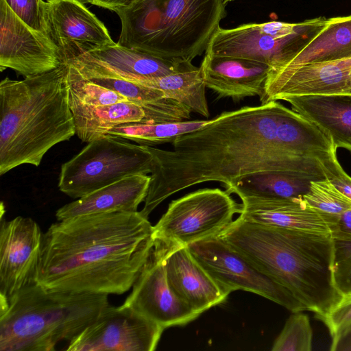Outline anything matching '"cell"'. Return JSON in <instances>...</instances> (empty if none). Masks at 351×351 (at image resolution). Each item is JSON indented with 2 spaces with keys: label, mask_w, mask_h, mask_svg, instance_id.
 Segmentation results:
<instances>
[{
  "label": "cell",
  "mask_w": 351,
  "mask_h": 351,
  "mask_svg": "<svg viewBox=\"0 0 351 351\" xmlns=\"http://www.w3.org/2000/svg\"><path fill=\"white\" fill-rule=\"evenodd\" d=\"M288 108L271 101L223 112L171 143L173 149L145 146L152 156L151 180L140 213L148 218L175 193L206 182L228 189L244 176L287 171L325 179L317 158L293 152L277 135Z\"/></svg>",
  "instance_id": "6da1fadb"
},
{
  "label": "cell",
  "mask_w": 351,
  "mask_h": 351,
  "mask_svg": "<svg viewBox=\"0 0 351 351\" xmlns=\"http://www.w3.org/2000/svg\"><path fill=\"white\" fill-rule=\"evenodd\" d=\"M152 233L140 211L58 221L43 233L37 283L54 291L123 294L154 247Z\"/></svg>",
  "instance_id": "7a4b0ae2"
},
{
  "label": "cell",
  "mask_w": 351,
  "mask_h": 351,
  "mask_svg": "<svg viewBox=\"0 0 351 351\" xmlns=\"http://www.w3.org/2000/svg\"><path fill=\"white\" fill-rule=\"evenodd\" d=\"M218 236L258 271L290 290L317 318L342 298L333 278L331 234L263 225L239 217Z\"/></svg>",
  "instance_id": "3957f363"
},
{
  "label": "cell",
  "mask_w": 351,
  "mask_h": 351,
  "mask_svg": "<svg viewBox=\"0 0 351 351\" xmlns=\"http://www.w3.org/2000/svg\"><path fill=\"white\" fill-rule=\"evenodd\" d=\"M67 65L0 83V175L21 165L38 167L56 144L75 134Z\"/></svg>",
  "instance_id": "277c9868"
},
{
  "label": "cell",
  "mask_w": 351,
  "mask_h": 351,
  "mask_svg": "<svg viewBox=\"0 0 351 351\" xmlns=\"http://www.w3.org/2000/svg\"><path fill=\"white\" fill-rule=\"evenodd\" d=\"M226 0H138L117 14V44L169 60L192 61L206 51L226 16Z\"/></svg>",
  "instance_id": "5b68a950"
},
{
  "label": "cell",
  "mask_w": 351,
  "mask_h": 351,
  "mask_svg": "<svg viewBox=\"0 0 351 351\" xmlns=\"http://www.w3.org/2000/svg\"><path fill=\"white\" fill-rule=\"evenodd\" d=\"M108 305L106 294L32 285L0 308V351H53L78 336Z\"/></svg>",
  "instance_id": "8992f818"
},
{
  "label": "cell",
  "mask_w": 351,
  "mask_h": 351,
  "mask_svg": "<svg viewBox=\"0 0 351 351\" xmlns=\"http://www.w3.org/2000/svg\"><path fill=\"white\" fill-rule=\"evenodd\" d=\"M152 161L145 145L106 135L88 143L62 165L58 188L69 197L79 199L125 178L151 173Z\"/></svg>",
  "instance_id": "52a82bcc"
},
{
  "label": "cell",
  "mask_w": 351,
  "mask_h": 351,
  "mask_svg": "<svg viewBox=\"0 0 351 351\" xmlns=\"http://www.w3.org/2000/svg\"><path fill=\"white\" fill-rule=\"evenodd\" d=\"M326 20L320 16L297 23L269 21L219 27L205 53L247 59L276 68L316 35Z\"/></svg>",
  "instance_id": "ba28073f"
},
{
  "label": "cell",
  "mask_w": 351,
  "mask_h": 351,
  "mask_svg": "<svg viewBox=\"0 0 351 351\" xmlns=\"http://www.w3.org/2000/svg\"><path fill=\"white\" fill-rule=\"evenodd\" d=\"M226 191L202 189L173 200L153 226L154 239L186 245L219 235L239 213L241 204Z\"/></svg>",
  "instance_id": "9c48e42d"
},
{
  "label": "cell",
  "mask_w": 351,
  "mask_h": 351,
  "mask_svg": "<svg viewBox=\"0 0 351 351\" xmlns=\"http://www.w3.org/2000/svg\"><path fill=\"white\" fill-rule=\"evenodd\" d=\"M188 247L228 295L243 290L265 298L292 313L307 311L290 290L258 271L218 235L193 243Z\"/></svg>",
  "instance_id": "30bf717a"
},
{
  "label": "cell",
  "mask_w": 351,
  "mask_h": 351,
  "mask_svg": "<svg viewBox=\"0 0 351 351\" xmlns=\"http://www.w3.org/2000/svg\"><path fill=\"white\" fill-rule=\"evenodd\" d=\"M165 329L123 304H110L68 343V351H154Z\"/></svg>",
  "instance_id": "8fae6325"
},
{
  "label": "cell",
  "mask_w": 351,
  "mask_h": 351,
  "mask_svg": "<svg viewBox=\"0 0 351 351\" xmlns=\"http://www.w3.org/2000/svg\"><path fill=\"white\" fill-rule=\"evenodd\" d=\"M43 235L29 217L8 221L1 217L0 308L24 289L38 284Z\"/></svg>",
  "instance_id": "7c38bea8"
},
{
  "label": "cell",
  "mask_w": 351,
  "mask_h": 351,
  "mask_svg": "<svg viewBox=\"0 0 351 351\" xmlns=\"http://www.w3.org/2000/svg\"><path fill=\"white\" fill-rule=\"evenodd\" d=\"M164 244L154 239V247L123 304L166 329L186 325L199 315L171 289L164 266Z\"/></svg>",
  "instance_id": "4fadbf2b"
},
{
  "label": "cell",
  "mask_w": 351,
  "mask_h": 351,
  "mask_svg": "<svg viewBox=\"0 0 351 351\" xmlns=\"http://www.w3.org/2000/svg\"><path fill=\"white\" fill-rule=\"evenodd\" d=\"M65 64L60 50L47 35L22 21L0 0V69L26 77L51 71Z\"/></svg>",
  "instance_id": "5bb4252c"
},
{
  "label": "cell",
  "mask_w": 351,
  "mask_h": 351,
  "mask_svg": "<svg viewBox=\"0 0 351 351\" xmlns=\"http://www.w3.org/2000/svg\"><path fill=\"white\" fill-rule=\"evenodd\" d=\"M45 18L47 36L58 47L64 63L116 43L104 24L82 0H47Z\"/></svg>",
  "instance_id": "9a60e30c"
},
{
  "label": "cell",
  "mask_w": 351,
  "mask_h": 351,
  "mask_svg": "<svg viewBox=\"0 0 351 351\" xmlns=\"http://www.w3.org/2000/svg\"><path fill=\"white\" fill-rule=\"evenodd\" d=\"M186 61L159 58L116 43L86 52L66 64L86 78L110 77L137 82L168 75L179 69Z\"/></svg>",
  "instance_id": "2e32d148"
},
{
  "label": "cell",
  "mask_w": 351,
  "mask_h": 351,
  "mask_svg": "<svg viewBox=\"0 0 351 351\" xmlns=\"http://www.w3.org/2000/svg\"><path fill=\"white\" fill-rule=\"evenodd\" d=\"M162 243L167 280L180 300L199 315L226 300L228 295L196 260L188 246Z\"/></svg>",
  "instance_id": "e0dca14e"
},
{
  "label": "cell",
  "mask_w": 351,
  "mask_h": 351,
  "mask_svg": "<svg viewBox=\"0 0 351 351\" xmlns=\"http://www.w3.org/2000/svg\"><path fill=\"white\" fill-rule=\"evenodd\" d=\"M239 217L247 221L287 229L330 234L337 217L308 206L302 197H241Z\"/></svg>",
  "instance_id": "ac0fdd59"
},
{
  "label": "cell",
  "mask_w": 351,
  "mask_h": 351,
  "mask_svg": "<svg viewBox=\"0 0 351 351\" xmlns=\"http://www.w3.org/2000/svg\"><path fill=\"white\" fill-rule=\"evenodd\" d=\"M200 67L206 88L219 98L234 101L253 96L260 99L270 66L247 59L205 53Z\"/></svg>",
  "instance_id": "d6986e66"
},
{
  "label": "cell",
  "mask_w": 351,
  "mask_h": 351,
  "mask_svg": "<svg viewBox=\"0 0 351 351\" xmlns=\"http://www.w3.org/2000/svg\"><path fill=\"white\" fill-rule=\"evenodd\" d=\"M150 180L147 174L125 178L62 206L56 217L60 221L91 214L136 212L147 196Z\"/></svg>",
  "instance_id": "ffe728a7"
},
{
  "label": "cell",
  "mask_w": 351,
  "mask_h": 351,
  "mask_svg": "<svg viewBox=\"0 0 351 351\" xmlns=\"http://www.w3.org/2000/svg\"><path fill=\"white\" fill-rule=\"evenodd\" d=\"M284 101L331 138L337 149L351 152V95H307Z\"/></svg>",
  "instance_id": "44dd1931"
},
{
  "label": "cell",
  "mask_w": 351,
  "mask_h": 351,
  "mask_svg": "<svg viewBox=\"0 0 351 351\" xmlns=\"http://www.w3.org/2000/svg\"><path fill=\"white\" fill-rule=\"evenodd\" d=\"M75 134L84 143L101 138L114 127L130 122H142L145 117L142 107L126 101L92 106L82 104L69 94Z\"/></svg>",
  "instance_id": "7402d4cb"
},
{
  "label": "cell",
  "mask_w": 351,
  "mask_h": 351,
  "mask_svg": "<svg viewBox=\"0 0 351 351\" xmlns=\"http://www.w3.org/2000/svg\"><path fill=\"white\" fill-rule=\"evenodd\" d=\"M350 58L351 14L327 19L325 25L316 35L276 68Z\"/></svg>",
  "instance_id": "603a6c76"
},
{
  "label": "cell",
  "mask_w": 351,
  "mask_h": 351,
  "mask_svg": "<svg viewBox=\"0 0 351 351\" xmlns=\"http://www.w3.org/2000/svg\"><path fill=\"white\" fill-rule=\"evenodd\" d=\"M133 82L159 90L167 98L182 104L191 112L209 117L202 71L191 61H186L179 69L168 75Z\"/></svg>",
  "instance_id": "cb8c5ba5"
},
{
  "label": "cell",
  "mask_w": 351,
  "mask_h": 351,
  "mask_svg": "<svg viewBox=\"0 0 351 351\" xmlns=\"http://www.w3.org/2000/svg\"><path fill=\"white\" fill-rule=\"evenodd\" d=\"M313 178L287 171H264L247 175L226 190L240 198L302 197L309 190Z\"/></svg>",
  "instance_id": "d4e9b609"
},
{
  "label": "cell",
  "mask_w": 351,
  "mask_h": 351,
  "mask_svg": "<svg viewBox=\"0 0 351 351\" xmlns=\"http://www.w3.org/2000/svg\"><path fill=\"white\" fill-rule=\"evenodd\" d=\"M209 120H187L160 123L130 122L114 127L107 134L132 141L140 145L154 146L171 143L178 137L199 129Z\"/></svg>",
  "instance_id": "484cf974"
},
{
  "label": "cell",
  "mask_w": 351,
  "mask_h": 351,
  "mask_svg": "<svg viewBox=\"0 0 351 351\" xmlns=\"http://www.w3.org/2000/svg\"><path fill=\"white\" fill-rule=\"evenodd\" d=\"M66 65L69 94L82 104L99 106L128 101L126 97L117 92L97 84L83 77L70 64H66Z\"/></svg>",
  "instance_id": "4316f807"
},
{
  "label": "cell",
  "mask_w": 351,
  "mask_h": 351,
  "mask_svg": "<svg viewBox=\"0 0 351 351\" xmlns=\"http://www.w3.org/2000/svg\"><path fill=\"white\" fill-rule=\"evenodd\" d=\"M302 311L295 312L287 319L275 339L272 351H311L313 329L308 316Z\"/></svg>",
  "instance_id": "83f0119b"
},
{
  "label": "cell",
  "mask_w": 351,
  "mask_h": 351,
  "mask_svg": "<svg viewBox=\"0 0 351 351\" xmlns=\"http://www.w3.org/2000/svg\"><path fill=\"white\" fill-rule=\"evenodd\" d=\"M302 198L311 207L335 217L351 209V199L326 178L311 181L309 190Z\"/></svg>",
  "instance_id": "f1b7e54d"
},
{
  "label": "cell",
  "mask_w": 351,
  "mask_h": 351,
  "mask_svg": "<svg viewBox=\"0 0 351 351\" xmlns=\"http://www.w3.org/2000/svg\"><path fill=\"white\" fill-rule=\"evenodd\" d=\"M332 272L335 286L341 295H350L351 239H333Z\"/></svg>",
  "instance_id": "f546056e"
},
{
  "label": "cell",
  "mask_w": 351,
  "mask_h": 351,
  "mask_svg": "<svg viewBox=\"0 0 351 351\" xmlns=\"http://www.w3.org/2000/svg\"><path fill=\"white\" fill-rule=\"evenodd\" d=\"M13 12L33 29L47 36L43 0H4Z\"/></svg>",
  "instance_id": "4dcf8cb0"
},
{
  "label": "cell",
  "mask_w": 351,
  "mask_h": 351,
  "mask_svg": "<svg viewBox=\"0 0 351 351\" xmlns=\"http://www.w3.org/2000/svg\"><path fill=\"white\" fill-rule=\"evenodd\" d=\"M336 150L322 153L317 158L325 178L342 193L351 199V177L345 172L339 164Z\"/></svg>",
  "instance_id": "1f68e13d"
},
{
  "label": "cell",
  "mask_w": 351,
  "mask_h": 351,
  "mask_svg": "<svg viewBox=\"0 0 351 351\" xmlns=\"http://www.w3.org/2000/svg\"><path fill=\"white\" fill-rule=\"evenodd\" d=\"M319 319L327 326L332 338L351 325V295L341 300Z\"/></svg>",
  "instance_id": "d6a6232c"
},
{
  "label": "cell",
  "mask_w": 351,
  "mask_h": 351,
  "mask_svg": "<svg viewBox=\"0 0 351 351\" xmlns=\"http://www.w3.org/2000/svg\"><path fill=\"white\" fill-rule=\"evenodd\" d=\"M330 234L335 240L351 239V209L339 215L330 228Z\"/></svg>",
  "instance_id": "836d02e7"
},
{
  "label": "cell",
  "mask_w": 351,
  "mask_h": 351,
  "mask_svg": "<svg viewBox=\"0 0 351 351\" xmlns=\"http://www.w3.org/2000/svg\"><path fill=\"white\" fill-rule=\"evenodd\" d=\"M138 0H84V2L106 8L116 13L132 7Z\"/></svg>",
  "instance_id": "e575fe53"
},
{
  "label": "cell",
  "mask_w": 351,
  "mask_h": 351,
  "mask_svg": "<svg viewBox=\"0 0 351 351\" xmlns=\"http://www.w3.org/2000/svg\"><path fill=\"white\" fill-rule=\"evenodd\" d=\"M330 350H351V325L332 338Z\"/></svg>",
  "instance_id": "d590c367"
},
{
  "label": "cell",
  "mask_w": 351,
  "mask_h": 351,
  "mask_svg": "<svg viewBox=\"0 0 351 351\" xmlns=\"http://www.w3.org/2000/svg\"><path fill=\"white\" fill-rule=\"evenodd\" d=\"M227 2H229V1H235V0H226Z\"/></svg>",
  "instance_id": "8d00e7d4"
}]
</instances>
